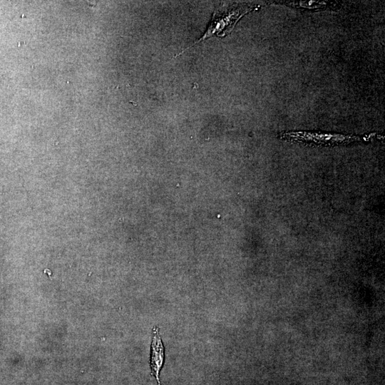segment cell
<instances>
[{"label": "cell", "instance_id": "cell-2", "mask_svg": "<svg viewBox=\"0 0 385 385\" xmlns=\"http://www.w3.org/2000/svg\"><path fill=\"white\" fill-rule=\"evenodd\" d=\"M281 137L290 140L313 143L319 145H338L366 140V137L309 132H286Z\"/></svg>", "mask_w": 385, "mask_h": 385}, {"label": "cell", "instance_id": "cell-1", "mask_svg": "<svg viewBox=\"0 0 385 385\" xmlns=\"http://www.w3.org/2000/svg\"><path fill=\"white\" fill-rule=\"evenodd\" d=\"M252 9H254V7L252 6H241L225 11L221 10L216 11L212 16V20L205 33L199 39L195 41L193 44L184 48L178 55L175 56V57L180 55L190 47H192L198 43L205 41L213 36L223 37L228 35L232 31L238 20Z\"/></svg>", "mask_w": 385, "mask_h": 385}, {"label": "cell", "instance_id": "cell-4", "mask_svg": "<svg viewBox=\"0 0 385 385\" xmlns=\"http://www.w3.org/2000/svg\"><path fill=\"white\" fill-rule=\"evenodd\" d=\"M297 5H299L300 6L304 7V8L318 9V8L326 6L327 4L325 2L311 1H307V2H305V1L300 2L298 4H296V6Z\"/></svg>", "mask_w": 385, "mask_h": 385}, {"label": "cell", "instance_id": "cell-3", "mask_svg": "<svg viewBox=\"0 0 385 385\" xmlns=\"http://www.w3.org/2000/svg\"><path fill=\"white\" fill-rule=\"evenodd\" d=\"M165 361V349L160 337L159 328L155 326L152 331L150 353V366L152 376L160 383V374Z\"/></svg>", "mask_w": 385, "mask_h": 385}]
</instances>
